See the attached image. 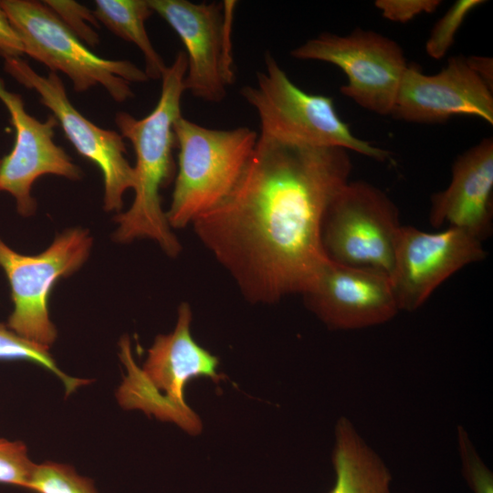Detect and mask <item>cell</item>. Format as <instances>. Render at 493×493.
<instances>
[{
    "label": "cell",
    "mask_w": 493,
    "mask_h": 493,
    "mask_svg": "<svg viewBox=\"0 0 493 493\" xmlns=\"http://www.w3.org/2000/svg\"><path fill=\"white\" fill-rule=\"evenodd\" d=\"M235 1L193 3L148 0L175 31L185 47V90L197 99L220 102L234 83L232 15Z\"/></svg>",
    "instance_id": "10"
},
{
    "label": "cell",
    "mask_w": 493,
    "mask_h": 493,
    "mask_svg": "<svg viewBox=\"0 0 493 493\" xmlns=\"http://www.w3.org/2000/svg\"><path fill=\"white\" fill-rule=\"evenodd\" d=\"M94 3L93 13L99 23L141 50L148 79H161L167 66L145 28L146 20L153 14L148 0H96Z\"/></svg>",
    "instance_id": "18"
},
{
    "label": "cell",
    "mask_w": 493,
    "mask_h": 493,
    "mask_svg": "<svg viewBox=\"0 0 493 493\" xmlns=\"http://www.w3.org/2000/svg\"><path fill=\"white\" fill-rule=\"evenodd\" d=\"M493 140L487 137L455 161L449 185L431 197L434 227L461 229L482 241L492 231Z\"/></svg>",
    "instance_id": "16"
},
{
    "label": "cell",
    "mask_w": 493,
    "mask_h": 493,
    "mask_svg": "<svg viewBox=\"0 0 493 493\" xmlns=\"http://www.w3.org/2000/svg\"><path fill=\"white\" fill-rule=\"evenodd\" d=\"M0 360L27 361L55 374L64 384L68 395L79 387L90 383L88 379L68 376L58 368L48 349L35 344L13 331L7 324L0 322Z\"/></svg>",
    "instance_id": "19"
},
{
    "label": "cell",
    "mask_w": 493,
    "mask_h": 493,
    "mask_svg": "<svg viewBox=\"0 0 493 493\" xmlns=\"http://www.w3.org/2000/svg\"><path fill=\"white\" fill-rule=\"evenodd\" d=\"M0 100L10 114L16 131L11 152L0 160V191L14 197L21 216L29 217L37 210L31 191L40 176L53 174L77 181L82 177V171L55 142L58 122L53 115L43 121L30 115L22 97L5 89L1 79Z\"/></svg>",
    "instance_id": "13"
},
{
    "label": "cell",
    "mask_w": 493,
    "mask_h": 493,
    "mask_svg": "<svg viewBox=\"0 0 493 493\" xmlns=\"http://www.w3.org/2000/svg\"><path fill=\"white\" fill-rule=\"evenodd\" d=\"M290 55L340 68L347 77L341 93L380 115L392 114L408 66L394 40L361 28L346 36L322 33L294 48Z\"/></svg>",
    "instance_id": "9"
},
{
    "label": "cell",
    "mask_w": 493,
    "mask_h": 493,
    "mask_svg": "<svg viewBox=\"0 0 493 493\" xmlns=\"http://www.w3.org/2000/svg\"><path fill=\"white\" fill-rule=\"evenodd\" d=\"M456 441L462 475L473 493H493V473L480 457L468 433L457 425Z\"/></svg>",
    "instance_id": "23"
},
{
    "label": "cell",
    "mask_w": 493,
    "mask_h": 493,
    "mask_svg": "<svg viewBox=\"0 0 493 493\" xmlns=\"http://www.w3.org/2000/svg\"><path fill=\"white\" fill-rule=\"evenodd\" d=\"M4 59L5 70L38 94L40 103L52 112L76 151L100 169L103 177L104 210L120 213L125 192L135 185L134 169L126 158L124 138L83 116L69 100L58 73L42 76L21 58Z\"/></svg>",
    "instance_id": "11"
},
{
    "label": "cell",
    "mask_w": 493,
    "mask_h": 493,
    "mask_svg": "<svg viewBox=\"0 0 493 493\" xmlns=\"http://www.w3.org/2000/svg\"><path fill=\"white\" fill-rule=\"evenodd\" d=\"M392 114L417 123H438L467 115L492 124V86L463 56L450 58L435 75H426L411 64L402 78Z\"/></svg>",
    "instance_id": "14"
},
{
    "label": "cell",
    "mask_w": 493,
    "mask_h": 493,
    "mask_svg": "<svg viewBox=\"0 0 493 493\" xmlns=\"http://www.w3.org/2000/svg\"><path fill=\"white\" fill-rule=\"evenodd\" d=\"M23 54L21 39L0 3V55L5 58H20Z\"/></svg>",
    "instance_id": "26"
},
{
    "label": "cell",
    "mask_w": 493,
    "mask_h": 493,
    "mask_svg": "<svg viewBox=\"0 0 493 493\" xmlns=\"http://www.w3.org/2000/svg\"><path fill=\"white\" fill-rule=\"evenodd\" d=\"M89 230L71 227L56 236L44 251L21 254L0 236V268L10 287L13 310L7 326L22 338L49 349L58 331L49 317V297L56 283L78 271L89 257Z\"/></svg>",
    "instance_id": "7"
},
{
    "label": "cell",
    "mask_w": 493,
    "mask_h": 493,
    "mask_svg": "<svg viewBox=\"0 0 493 493\" xmlns=\"http://www.w3.org/2000/svg\"><path fill=\"white\" fill-rule=\"evenodd\" d=\"M487 254L482 241L461 229L402 226L390 277L400 310L417 309L446 279Z\"/></svg>",
    "instance_id": "12"
},
{
    "label": "cell",
    "mask_w": 493,
    "mask_h": 493,
    "mask_svg": "<svg viewBox=\"0 0 493 493\" xmlns=\"http://www.w3.org/2000/svg\"><path fill=\"white\" fill-rule=\"evenodd\" d=\"M473 68L484 79L490 86L493 79V63L492 58L488 57L471 56L467 58Z\"/></svg>",
    "instance_id": "27"
},
{
    "label": "cell",
    "mask_w": 493,
    "mask_h": 493,
    "mask_svg": "<svg viewBox=\"0 0 493 493\" xmlns=\"http://www.w3.org/2000/svg\"><path fill=\"white\" fill-rule=\"evenodd\" d=\"M332 465L335 481L330 493H393L389 467L345 416L335 425Z\"/></svg>",
    "instance_id": "17"
},
{
    "label": "cell",
    "mask_w": 493,
    "mask_h": 493,
    "mask_svg": "<svg viewBox=\"0 0 493 493\" xmlns=\"http://www.w3.org/2000/svg\"><path fill=\"white\" fill-rule=\"evenodd\" d=\"M35 465L24 443L0 438V483L26 488Z\"/></svg>",
    "instance_id": "24"
},
{
    "label": "cell",
    "mask_w": 493,
    "mask_h": 493,
    "mask_svg": "<svg viewBox=\"0 0 493 493\" xmlns=\"http://www.w3.org/2000/svg\"><path fill=\"white\" fill-rule=\"evenodd\" d=\"M26 489L35 493H97L89 478L69 466L50 461L35 465Z\"/></svg>",
    "instance_id": "20"
},
{
    "label": "cell",
    "mask_w": 493,
    "mask_h": 493,
    "mask_svg": "<svg viewBox=\"0 0 493 493\" xmlns=\"http://www.w3.org/2000/svg\"><path fill=\"white\" fill-rule=\"evenodd\" d=\"M1 160V159H0Z\"/></svg>",
    "instance_id": "28"
},
{
    "label": "cell",
    "mask_w": 493,
    "mask_h": 493,
    "mask_svg": "<svg viewBox=\"0 0 493 493\" xmlns=\"http://www.w3.org/2000/svg\"><path fill=\"white\" fill-rule=\"evenodd\" d=\"M173 131L178 169L166 217L172 228H183L227 196L246 168L258 135L248 127L206 128L183 116L175 121Z\"/></svg>",
    "instance_id": "4"
},
{
    "label": "cell",
    "mask_w": 493,
    "mask_h": 493,
    "mask_svg": "<svg viewBox=\"0 0 493 493\" xmlns=\"http://www.w3.org/2000/svg\"><path fill=\"white\" fill-rule=\"evenodd\" d=\"M43 3L87 47H95L100 43L96 29L100 27L93 11L72 0H46Z\"/></svg>",
    "instance_id": "22"
},
{
    "label": "cell",
    "mask_w": 493,
    "mask_h": 493,
    "mask_svg": "<svg viewBox=\"0 0 493 493\" xmlns=\"http://www.w3.org/2000/svg\"><path fill=\"white\" fill-rule=\"evenodd\" d=\"M258 116L260 136L316 147L353 151L380 162L390 152L355 136L339 116L332 98L308 93L296 86L274 57L265 55V71L257 74L256 86L240 90Z\"/></svg>",
    "instance_id": "5"
},
{
    "label": "cell",
    "mask_w": 493,
    "mask_h": 493,
    "mask_svg": "<svg viewBox=\"0 0 493 493\" xmlns=\"http://www.w3.org/2000/svg\"><path fill=\"white\" fill-rule=\"evenodd\" d=\"M302 296L307 308L331 330L381 325L400 311L388 275L331 260Z\"/></svg>",
    "instance_id": "15"
},
{
    "label": "cell",
    "mask_w": 493,
    "mask_h": 493,
    "mask_svg": "<svg viewBox=\"0 0 493 493\" xmlns=\"http://www.w3.org/2000/svg\"><path fill=\"white\" fill-rule=\"evenodd\" d=\"M401 227L398 209L384 192L350 181L325 215L322 246L333 262L391 277Z\"/></svg>",
    "instance_id": "8"
},
{
    "label": "cell",
    "mask_w": 493,
    "mask_h": 493,
    "mask_svg": "<svg viewBox=\"0 0 493 493\" xmlns=\"http://www.w3.org/2000/svg\"><path fill=\"white\" fill-rule=\"evenodd\" d=\"M351 172L347 150L258 135L234 188L194 232L250 303L302 295L330 260L322 224Z\"/></svg>",
    "instance_id": "1"
},
{
    "label": "cell",
    "mask_w": 493,
    "mask_h": 493,
    "mask_svg": "<svg viewBox=\"0 0 493 493\" xmlns=\"http://www.w3.org/2000/svg\"><path fill=\"white\" fill-rule=\"evenodd\" d=\"M186 69L185 52L179 51L163 73L161 95L154 109L142 119L125 111L115 116L121 135L133 147L136 163L134 198L127 211L115 215L117 228L113 239L124 244L151 239L171 257L181 253L182 246L168 223L160 192L171 183L175 171L173 125L182 116Z\"/></svg>",
    "instance_id": "2"
},
{
    "label": "cell",
    "mask_w": 493,
    "mask_h": 493,
    "mask_svg": "<svg viewBox=\"0 0 493 493\" xmlns=\"http://www.w3.org/2000/svg\"><path fill=\"white\" fill-rule=\"evenodd\" d=\"M483 0H458L436 22L425 43V50L435 59L444 58L455 41L456 35L467 15Z\"/></svg>",
    "instance_id": "21"
},
{
    "label": "cell",
    "mask_w": 493,
    "mask_h": 493,
    "mask_svg": "<svg viewBox=\"0 0 493 493\" xmlns=\"http://www.w3.org/2000/svg\"><path fill=\"white\" fill-rule=\"evenodd\" d=\"M441 5L439 0H377L375 6L388 20L406 23L415 16L430 14Z\"/></svg>",
    "instance_id": "25"
},
{
    "label": "cell",
    "mask_w": 493,
    "mask_h": 493,
    "mask_svg": "<svg viewBox=\"0 0 493 493\" xmlns=\"http://www.w3.org/2000/svg\"><path fill=\"white\" fill-rule=\"evenodd\" d=\"M3 9L18 34L24 54L70 79L76 92L100 85L117 102L134 97L131 82H145L144 70L129 60L94 54L43 1L1 0Z\"/></svg>",
    "instance_id": "6"
},
{
    "label": "cell",
    "mask_w": 493,
    "mask_h": 493,
    "mask_svg": "<svg viewBox=\"0 0 493 493\" xmlns=\"http://www.w3.org/2000/svg\"><path fill=\"white\" fill-rule=\"evenodd\" d=\"M191 322V307L182 302L174 330L156 336L142 368L133 359L129 337L121 339L119 355L127 374L117 398L125 409H140L194 435L201 432L202 422L186 404L184 387L198 376L218 383L225 375L217 372L218 358L192 337Z\"/></svg>",
    "instance_id": "3"
}]
</instances>
